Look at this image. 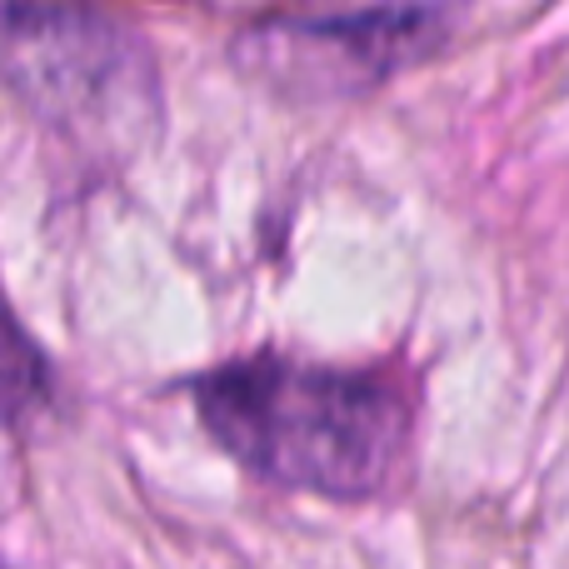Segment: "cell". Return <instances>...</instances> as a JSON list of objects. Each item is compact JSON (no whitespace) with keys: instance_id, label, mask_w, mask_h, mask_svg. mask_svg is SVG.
Returning <instances> with one entry per match:
<instances>
[{"instance_id":"7a4b0ae2","label":"cell","mask_w":569,"mask_h":569,"mask_svg":"<svg viewBox=\"0 0 569 569\" xmlns=\"http://www.w3.org/2000/svg\"><path fill=\"white\" fill-rule=\"evenodd\" d=\"M0 80L90 160H130L160 130V66L106 10L0 6Z\"/></svg>"},{"instance_id":"6da1fadb","label":"cell","mask_w":569,"mask_h":569,"mask_svg":"<svg viewBox=\"0 0 569 569\" xmlns=\"http://www.w3.org/2000/svg\"><path fill=\"white\" fill-rule=\"evenodd\" d=\"M210 440L256 480L325 500H375L415 455V395L385 365L256 350L190 380Z\"/></svg>"},{"instance_id":"3957f363","label":"cell","mask_w":569,"mask_h":569,"mask_svg":"<svg viewBox=\"0 0 569 569\" xmlns=\"http://www.w3.org/2000/svg\"><path fill=\"white\" fill-rule=\"evenodd\" d=\"M450 6L270 10L230 36V60L284 100H355L430 60L455 36Z\"/></svg>"}]
</instances>
